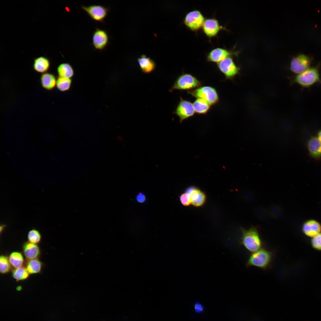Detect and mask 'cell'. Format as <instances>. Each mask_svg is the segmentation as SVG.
Returning <instances> with one entry per match:
<instances>
[{"label": "cell", "instance_id": "7a4b0ae2", "mask_svg": "<svg viewBox=\"0 0 321 321\" xmlns=\"http://www.w3.org/2000/svg\"><path fill=\"white\" fill-rule=\"evenodd\" d=\"M242 233L241 243L248 251L252 253L263 248V243L256 228L242 229Z\"/></svg>", "mask_w": 321, "mask_h": 321}, {"label": "cell", "instance_id": "277c9868", "mask_svg": "<svg viewBox=\"0 0 321 321\" xmlns=\"http://www.w3.org/2000/svg\"><path fill=\"white\" fill-rule=\"evenodd\" d=\"M187 92L196 98L204 99L211 106L216 104L219 101V97L217 90L215 88L211 86H201L188 91Z\"/></svg>", "mask_w": 321, "mask_h": 321}, {"label": "cell", "instance_id": "d6a6232c", "mask_svg": "<svg viewBox=\"0 0 321 321\" xmlns=\"http://www.w3.org/2000/svg\"><path fill=\"white\" fill-rule=\"evenodd\" d=\"M7 226L4 224H2L0 225V233H1L4 229L6 228Z\"/></svg>", "mask_w": 321, "mask_h": 321}, {"label": "cell", "instance_id": "8992f818", "mask_svg": "<svg viewBox=\"0 0 321 321\" xmlns=\"http://www.w3.org/2000/svg\"><path fill=\"white\" fill-rule=\"evenodd\" d=\"M205 18L199 10H193L186 15L184 23L185 25L192 31H197L202 28Z\"/></svg>", "mask_w": 321, "mask_h": 321}, {"label": "cell", "instance_id": "cb8c5ba5", "mask_svg": "<svg viewBox=\"0 0 321 321\" xmlns=\"http://www.w3.org/2000/svg\"><path fill=\"white\" fill-rule=\"evenodd\" d=\"M8 259L11 266L15 268L22 267L24 262L23 256L21 253L19 252H12Z\"/></svg>", "mask_w": 321, "mask_h": 321}, {"label": "cell", "instance_id": "ac0fdd59", "mask_svg": "<svg viewBox=\"0 0 321 321\" xmlns=\"http://www.w3.org/2000/svg\"><path fill=\"white\" fill-rule=\"evenodd\" d=\"M137 61L141 71L144 73H151L155 68V62L145 55H141L137 59Z\"/></svg>", "mask_w": 321, "mask_h": 321}, {"label": "cell", "instance_id": "5bb4252c", "mask_svg": "<svg viewBox=\"0 0 321 321\" xmlns=\"http://www.w3.org/2000/svg\"><path fill=\"white\" fill-rule=\"evenodd\" d=\"M307 147L309 155L315 159L321 158V143L317 137L312 136L309 140Z\"/></svg>", "mask_w": 321, "mask_h": 321}, {"label": "cell", "instance_id": "603a6c76", "mask_svg": "<svg viewBox=\"0 0 321 321\" xmlns=\"http://www.w3.org/2000/svg\"><path fill=\"white\" fill-rule=\"evenodd\" d=\"M42 267V262L37 258H36L28 260L25 268L30 274L40 273Z\"/></svg>", "mask_w": 321, "mask_h": 321}, {"label": "cell", "instance_id": "5b68a950", "mask_svg": "<svg viewBox=\"0 0 321 321\" xmlns=\"http://www.w3.org/2000/svg\"><path fill=\"white\" fill-rule=\"evenodd\" d=\"M294 81L302 87H309L320 81L318 71L315 68H308L298 75Z\"/></svg>", "mask_w": 321, "mask_h": 321}, {"label": "cell", "instance_id": "ba28073f", "mask_svg": "<svg viewBox=\"0 0 321 321\" xmlns=\"http://www.w3.org/2000/svg\"><path fill=\"white\" fill-rule=\"evenodd\" d=\"M81 7L92 19L101 22L104 21L109 11L108 8L100 4L82 5Z\"/></svg>", "mask_w": 321, "mask_h": 321}, {"label": "cell", "instance_id": "d6986e66", "mask_svg": "<svg viewBox=\"0 0 321 321\" xmlns=\"http://www.w3.org/2000/svg\"><path fill=\"white\" fill-rule=\"evenodd\" d=\"M303 230L306 235L313 237L320 232L321 226L317 221L310 220L304 224Z\"/></svg>", "mask_w": 321, "mask_h": 321}, {"label": "cell", "instance_id": "52a82bcc", "mask_svg": "<svg viewBox=\"0 0 321 321\" xmlns=\"http://www.w3.org/2000/svg\"><path fill=\"white\" fill-rule=\"evenodd\" d=\"M173 114L177 115L181 123L184 120L194 115L195 112L193 104L191 102L180 97V100Z\"/></svg>", "mask_w": 321, "mask_h": 321}, {"label": "cell", "instance_id": "e0dca14e", "mask_svg": "<svg viewBox=\"0 0 321 321\" xmlns=\"http://www.w3.org/2000/svg\"><path fill=\"white\" fill-rule=\"evenodd\" d=\"M186 192L191 196V204L195 207L202 205L206 200V196L204 193L200 190L193 187L188 188Z\"/></svg>", "mask_w": 321, "mask_h": 321}, {"label": "cell", "instance_id": "44dd1931", "mask_svg": "<svg viewBox=\"0 0 321 321\" xmlns=\"http://www.w3.org/2000/svg\"><path fill=\"white\" fill-rule=\"evenodd\" d=\"M193 104L195 113L198 114H207L211 106L206 100L202 98H196Z\"/></svg>", "mask_w": 321, "mask_h": 321}, {"label": "cell", "instance_id": "ffe728a7", "mask_svg": "<svg viewBox=\"0 0 321 321\" xmlns=\"http://www.w3.org/2000/svg\"><path fill=\"white\" fill-rule=\"evenodd\" d=\"M50 64V61L48 58L41 56L34 59L33 68L37 72L43 74L48 72Z\"/></svg>", "mask_w": 321, "mask_h": 321}, {"label": "cell", "instance_id": "8fae6325", "mask_svg": "<svg viewBox=\"0 0 321 321\" xmlns=\"http://www.w3.org/2000/svg\"><path fill=\"white\" fill-rule=\"evenodd\" d=\"M310 62V59L307 56L300 55L292 60L290 69L294 73L300 74L309 68Z\"/></svg>", "mask_w": 321, "mask_h": 321}, {"label": "cell", "instance_id": "4fadbf2b", "mask_svg": "<svg viewBox=\"0 0 321 321\" xmlns=\"http://www.w3.org/2000/svg\"><path fill=\"white\" fill-rule=\"evenodd\" d=\"M231 54L228 50L222 48H217L212 50L207 56L209 62L217 63L230 57Z\"/></svg>", "mask_w": 321, "mask_h": 321}, {"label": "cell", "instance_id": "3957f363", "mask_svg": "<svg viewBox=\"0 0 321 321\" xmlns=\"http://www.w3.org/2000/svg\"><path fill=\"white\" fill-rule=\"evenodd\" d=\"M202 85V82L192 74L182 73L177 78L169 91L171 92L175 90L190 91Z\"/></svg>", "mask_w": 321, "mask_h": 321}, {"label": "cell", "instance_id": "836d02e7", "mask_svg": "<svg viewBox=\"0 0 321 321\" xmlns=\"http://www.w3.org/2000/svg\"><path fill=\"white\" fill-rule=\"evenodd\" d=\"M317 137L321 143V129L318 131Z\"/></svg>", "mask_w": 321, "mask_h": 321}, {"label": "cell", "instance_id": "7c38bea8", "mask_svg": "<svg viewBox=\"0 0 321 321\" xmlns=\"http://www.w3.org/2000/svg\"><path fill=\"white\" fill-rule=\"evenodd\" d=\"M202 29L205 35L211 38L216 36L221 29L218 21L215 18H209L205 20Z\"/></svg>", "mask_w": 321, "mask_h": 321}, {"label": "cell", "instance_id": "1f68e13d", "mask_svg": "<svg viewBox=\"0 0 321 321\" xmlns=\"http://www.w3.org/2000/svg\"><path fill=\"white\" fill-rule=\"evenodd\" d=\"M137 201L140 203L144 202L146 200V197L144 194L141 193L138 194L136 196Z\"/></svg>", "mask_w": 321, "mask_h": 321}, {"label": "cell", "instance_id": "f1b7e54d", "mask_svg": "<svg viewBox=\"0 0 321 321\" xmlns=\"http://www.w3.org/2000/svg\"><path fill=\"white\" fill-rule=\"evenodd\" d=\"M311 244L313 247L318 250H321V233L312 237Z\"/></svg>", "mask_w": 321, "mask_h": 321}, {"label": "cell", "instance_id": "4dcf8cb0", "mask_svg": "<svg viewBox=\"0 0 321 321\" xmlns=\"http://www.w3.org/2000/svg\"><path fill=\"white\" fill-rule=\"evenodd\" d=\"M194 309L196 312L200 314L202 313L204 311V307L200 303L196 302L194 304Z\"/></svg>", "mask_w": 321, "mask_h": 321}, {"label": "cell", "instance_id": "d4e9b609", "mask_svg": "<svg viewBox=\"0 0 321 321\" xmlns=\"http://www.w3.org/2000/svg\"><path fill=\"white\" fill-rule=\"evenodd\" d=\"M72 81L71 78L58 76L57 78L56 86L59 91L65 92L70 89Z\"/></svg>", "mask_w": 321, "mask_h": 321}, {"label": "cell", "instance_id": "9a60e30c", "mask_svg": "<svg viewBox=\"0 0 321 321\" xmlns=\"http://www.w3.org/2000/svg\"><path fill=\"white\" fill-rule=\"evenodd\" d=\"M22 248L23 254L28 260L37 258L40 255V249L37 244L26 242L23 244Z\"/></svg>", "mask_w": 321, "mask_h": 321}, {"label": "cell", "instance_id": "30bf717a", "mask_svg": "<svg viewBox=\"0 0 321 321\" xmlns=\"http://www.w3.org/2000/svg\"><path fill=\"white\" fill-rule=\"evenodd\" d=\"M92 42L96 49L101 51L104 49L109 42V37L107 32L96 28L93 34Z\"/></svg>", "mask_w": 321, "mask_h": 321}, {"label": "cell", "instance_id": "9c48e42d", "mask_svg": "<svg viewBox=\"0 0 321 321\" xmlns=\"http://www.w3.org/2000/svg\"><path fill=\"white\" fill-rule=\"evenodd\" d=\"M217 64L218 69L224 75L226 79H232L238 73V67L230 57Z\"/></svg>", "mask_w": 321, "mask_h": 321}, {"label": "cell", "instance_id": "83f0119b", "mask_svg": "<svg viewBox=\"0 0 321 321\" xmlns=\"http://www.w3.org/2000/svg\"><path fill=\"white\" fill-rule=\"evenodd\" d=\"M11 265L9 262L8 257L2 255L0 257V272L1 274L8 273L11 270Z\"/></svg>", "mask_w": 321, "mask_h": 321}, {"label": "cell", "instance_id": "2e32d148", "mask_svg": "<svg viewBox=\"0 0 321 321\" xmlns=\"http://www.w3.org/2000/svg\"><path fill=\"white\" fill-rule=\"evenodd\" d=\"M57 79L53 74L47 72L42 74L40 78L41 86L44 89L51 91L56 86Z\"/></svg>", "mask_w": 321, "mask_h": 321}, {"label": "cell", "instance_id": "6da1fadb", "mask_svg": "<svg viewBox=\"0 0 321 321\" xmlns=\"http://www.w3.org/2000/svg\"><path fill=\"white\" fill-rule=\"evenodd\" d=\"M273 259V252L263 248L252 253L246 265L247 267L254 266L266 270L272 266Z\"/></svg>", "mask_w": 321, "mask_h": 321}, {"label": "cell", "instance_id": "4316f807", "mask_svg": "<svg viewBox=\"0 0 321 321\" xmlns=\"http://www.w3.org/2000/svg\"><path fill=\"white\" fill-rule=\"evenodd\" d=\"M41 238L40 233L35 228L32 229L28 232L27 239L28 241L30 243L37 244L40 242Z\"/></svg>", "mask_w": 321, "mask_h": 321}, {"label": "cell", "instance_id": "484cf974", "mask_svg": "<svg viewBox=\"0 0 321 321\" xmlns=\"http://www.w3.org/2000/svg\"><path fill=\"white\" fill-rule=\"evenodd\" d=\"M29 275L25 267L23 266L15 268L12 273V277L17 281L26 280L28 278Z\"/></svg>", "mask_w": 321, "mask_h": 321}, {"label": "cell", "instance_id": "f546056e", "mask_svg": "<svg viewBox=\"0 0 321 321\" xmlns=\"http://www.w3.org/2000/svg\"><path fill=\"white\" fill-rule=\"evenodd\" d=\"M180 199L181 203L184 206H188L191 203L190 195L187 192L181 195L180 196Z\"/></svg>", "mask_w": 321, "mask_h": 321}, {"label": "cell", "instance_id": "7402d4cb", "mask_svg": "<svg viewBox=\"0 0 321 321\" xmlns=\"http://www.w3.org/2000/svg\"><path fill=\"white\" fill-rule=\"evenodd\" d=\"M57 72L58 76L70 78L74 74L73 67L68 63H63L60 64L57 68Z\"/></svg>", "mask_w": 321, "mask_h": 321}]
</instances>
